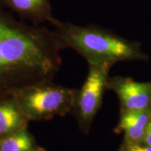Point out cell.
<instances>
[{"label": "cell", "instance_id": "1", "mask_svg": "<svg viewBox=\"0 0 151 151\" xmlns=\"http://www.w3.org/2000/svg\"><path fill=\"white\" fill-rule=\"evenodd\" d=\"M63 49L54 30L16 20L0 8V99L51 82L61 67Z\"/></svg>", "mask_w": 151, "mask_h": 151}, {"label": "cell", "instance_id": "2", "mask_svg": "<svg viewBox=\"0 0 151 151\" xmlns=\"http://www.w3.org/2000/svg\"><path fill=\"white\" fill-rule=\"evenodd\" d=\"M63 48H71L88 62L147 61L140 42L130 41L97 24L81 26L59 20L53 25Z\"/></svg>", "mask_w": 151, "mask_h": 151}, {"label": "cell", "instance_id": "3", "mask_svg": "<svg viewBox=\"0 0 151 151\" xmlns=\"http://www.w3.org/2000/svg\"><path fill=\"white\" fill-rule=\"evenodd\" d=\"M76 92L51 81L24 88L13 97L29 121H41L72 113Z\"/></svg>", "mask_w": 151, "mask_h": 151}, {"label": "cell", "instance_id": "4", "mask_svg": "<svg viewBox=\"0 0 151 151\" xmlns=\"http://www.w3.org/2000/svg\"><path fill=\"white\" fill-rule=\"evenodd\" d=\"M113 65L109 62H88V76L81 89L77 90L72 112L84 133L90 132L94 117L101 108Z\"/></svg>", "mask_w": 151, "mask_h": 151}, {"label": "cell", "instance_id": "5", "mask_svg": "<svg viewBox=\"0 0 151 151\" xmlns=\"http://www.w3.org/2000/svg\"><path fill=\"white\" fill-rule=\"evenodd\" d=\"M107 90H112L117 94L120 111L151 109V81L141 83L129 77H109Z\"/></svg>", "mask_w": 151, "mask_h": 151}, {"label": "cell", "instance_id": "6", "mask_svg": "<svg viewBox=\"0 0 151 151\" xmlns=\"http://www.w3.org/2000/svg\"><path fill=\"white\" fill-rule=\"evenodd\" d=\"M0 8L14 11L35 25L46 22L53 25L58 20L52 14L51 0H0Z\"/></svg>", "mask_w": 151, "mask_h": 151}, {"label": "cell", "instance_id": "7", "mask_svg": "<svg viewBox=\"0 0 151 151\" xmlns=\"http://www.w3.org/2000/svg\"><path fill=\"white\" fill-rule=\"evenodd\" d=\"M150 110L120 111V120L114 132L124 133L123 146L143 142Z\"/></svg>", "mask_w": 151, "mask_h": 151}, {"label": "cell", "instance_id": "8", "mask_svg": "<svg viewBox=\"0 0 151 151\" xmlns=\"http://www.w3.org/2000/svg\"><path fill=\"white\" fill-rule=\"evenodd\" d=\"M29 122L14 97L0 99V138L27 128Z\"/></svg>", "mask_w": 151, "mask_h": 151}, {"label": "cell", "instance_id": "9", "mask_svg": "<svg viewBox=\"0 0 151 151\" xmlns=\"http://www.w3.org/2000/svg\"><path fill=\"white\" fill-rule=\"evenodd\" d=\"M35 141L27 128L0 138V151H33Z\"/></svg>", "mask_w": 151, "mask_h": 151}, {"label": "cell", "instance_id": "10", "mask_svg": "<svg viewBox=\"0 0 151 151\" xmlns=\"http://www.w3.org/2000/svg\"><path fill=\"white\" fill-rule=\"evenodd\" d=\"M122 151H151V146L143 144V143H137L123 146Z\"/></svg>", "mask_w": 151, "mask_h": 151}, {"label": "cell", "instance_id": "11", "mask_svg": "<svg viewBox=\"0 0 151 151\" xmlns=\"http://www.w3.org/2000/svg\"><path fill=\"white\" fill-rule=\"evenodd\" d=\"M142 143L143 144H146L148 145L149 146H151V110L150 116H149L148 124H147L146 132H145L144 138H143Z\"/></svg>", "mask_w": 151, "mask_h": 151}]
</instances>
